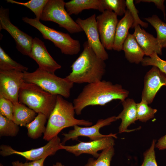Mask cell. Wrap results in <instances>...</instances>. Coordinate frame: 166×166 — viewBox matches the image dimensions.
Wrapping results in <instances>:
<instances>
[{
  "mask_svg": "<svg viewBox=\"0 0 166 166\" xmlns=\"http://www.w3.org/2000/svg\"><path fill=\"white\" fill-rule=\"evenodd\" d=\"M129 92L120 84L101 80L87 84L73 100L75 113L79 115L83 110L89 106H104L111 101L121 102L128 97Z\"/></svg>",
  "mask_w": 166,
  "mask_h": 166,
  "instance_id": "6da1fadb",
  "label": "cell"
},
{
  "mask_svg": "<svg viewBox=\"0 0 166 166\" xmlns=\"http://www.w3.org/2000/svg\"><path fill=\"white\" fill-rule=\"evenodd\" d=\"M106 67L105 61L97 56L86 41L83 51L71 66V72L65 77L74 84L95 82L102 80Z\"/></svg>",
  "mask_w": 166,
  "mask_h": 166,
  "instance_id": "7a4b0ae2",
  "label": "cell"
},
{
  "mask_svg": "<svg viewBox=\"0 0 166 166\" xmlns=\"http://www.w3.org/2000/svg\"><path fill=\"white\" fill-rule=\"evenodd\" d=\"M73 103L57 95L55 107L48 118L43 139L49 141L65 128L76 125L85 127L92 125L93 123L89 121L76 118Z\"/></svg>",
  "mask_w": 166,
  "mask_h": 166,
  "instance_id": "3957f363",
  "label": "cell"
},
{
  "mask_svg": "<svg viewBox=\"0 0 166 166\" xmlns=\"http://www.w3.org/2000/svg\"><path fill=\"white\" fill-rule=\"evenodd\" d=\"M57 95L35 84L24 81L19 92V102L26 105L37 113L44 114L48 119L55 107Z\"/></svg>",
  "mask_w": 166,
  "mask_h": 166,
  "instance_id": "277c9868",
  "label": "cell"
},
{
  "mask_svg": "<svg viewBox=\"0 0 166 166\" xmlns=\"http://www.w3.org/2000/svg\"><path fill=\"white\" fill-rule=\"evenodd\" d=\"M23 80L26 82L35 84L45 91L52 94L60 95L68 98L74 83L65 77L62 78L54 73H49L39 68L30 73L23 72Z\"/></svg>",
  "mask_w": 166,
  "mask_h": 166,
  "instance_id": "5b68a950",
  "label": "cell"
},
{
  "mask_svg": "<svg viewBox=\"0 0 166 166\" xmlns=\"http://www.w3.org/2000/svg\"><path fill=\"white\" fill-rule=\"evenodd\" d=\"M25 23L35 27L42 34L43 37L53 42L55 46L59 48L62 53L73 55L77 54L81 49L79 41L72 38L68 34L57 31L49 27L42 24L36 18H22Z\"/></svg>",
  "mask_w": 166,
  "mask_h": 166,
  "instance_id": "8992f818",
  "label": "cell"
},
{
  "mask_svg": "<svg viewBox=\"0 0 166 166\" xmlns=\"http://www.w3.org/2000/svg\"><path fill=\"white\" fill-rule=\"evenodd\" d=\"M65 3L63 0H48L44 8L40 20L54 22L71 34L83 31L65 10Z\"/></svg>",
  "mask_w": 166,
  "mask_h": 166,
  "instance_id": "52a82bcc",
  "label": "cell"
},
{
  "mask_svg": "<svg viewBox=\"0 0 166 166\" xmlns=\"http://www.w3.org/2000/svg\"><path fill=\"white\" fill-rule=\"evenodd\" d=\"M62 145L61 140L57 136L43 146L23 152L17 151L10 146L2 144L0 147V154L3 156L17 154L24 157L27 160H37L55 155L58 150L62 149Z\"/></svg>",
  "mask_w": 166,
  "mask_h": 166,
  "instance_id": "ba28073f",
  "label": "cell"
},
{
  "mask_svg": "<svg viewBox=\"0 0 166 166\" xmlns=\"http://www.w3.org/2000/svg\"><path fill=\"white\" fill-rule=\"evenodd\" d=\"M9 9L0 8V29L7 31L14 40L16 48L23 55L29 57L33 38L31 36L20 30L10 22Z\"/></svg>",
  "mask_w": 166,
  "mask_h": 166,
  "instance_id": "9c48e42d",
  "label": "cell"
},
{
  "mask_svg": "<svg viewBox=\"0 0 166 166\" xmlns=\"http://www.w3.org/2000/svg\"><path fill=\"white\" fill-rule=\"evenodd\" d=\"M23 72L17 70H0V97L11 101L13 104L19 102L20 89L24 82Z\"/></svg>",
  "mask_w": 166,
  "mask_h": 166,
  "instance_id": "30bf717a",
  "label": "cell"
},
{
  "mask_svg": "<svg viewBox=\"0 0 166 166\" xmlns=\"http://www.w3.org/2000/svg\"><path fill=\"white\" fill-rule=\"evenodd\" d=\"M117 16L112 11L105 10L96 17L101 42L105 49H113L117 26Z\"/></svg>",
  "mask_w": 166,
  "mask_h": 166,
  "instance_id": "8fae6325",
  "label": "cell"
},
{
  "mask_svg": "<svg viewBox=\"0 0 166 166\" xmlns=\"http://www.w3.org/2000/svg\"><path fill=\"white\" fill-rule=\"evenodd\" d=\"M96 17L94 14L85 19L78 18L75 21L85 32L87 42L95 53L105 61L108 59L109 55L101 42Z\"/></svg>",
  "mask_w": 166,
  "mask_h": 166,
  "instance_id": "7c38bea8",
  "label": "cell"
},
{
  "mask_svg": "<svg viewBox=\"0 0 166 166\" xmlns=\"http://www.w3.org/2000/svg\"><path fill=\"white\" fill-rule=\"evenodd\" d=\"M113 138H117L116 134L111 133L109 136L96 140L87 142L81 141L77 144L70 146L62 145V149H64L76 156L85 153L91 155L97 158L100 154L98 153V151L113 146L115 144Z\"/></svg>",
  "mask_w": 166,
  "mask_h": 166,
  "instance_id": "4fadbf2b",
  "label": "cell"
},
{
  "mask_svg": "<svg viewBox=\"0 0 166 166\" xmlns=\"http://www.w3.org/2000/svg\"><path fill=\"white\" fill-rule=\"evenodd\" d=\"M117 120L116 116H114L105 119H99L95 124L89 127H81L79 125H75L73 129L70 130L68 133L62 134L64 138L61 144L64 145L66 142L70 139L77 140L80 136L87 137L89 138L90 141L96 140L109 136L111 133L107 135L102 134L99 132L100 129L110 124Z\"/></svg>",
  "mask_w": 166,
  "mask_h": 166,
  "instance_id": "5bb4252c",
  "label": "cell"
},
{
  "mask_svg": "<svg viewBox=\"0 0 166 166\" xmlns=\"http://www.w3.org/2000/svg\"><path fill=\"white\" fill-rule=\"evenodd\" d=\"M163 86H166V74L153 66L144 76L141 99L148 104L151 103L158 91Z\"/></svg>",
  "mask_w": 166,
  "mask_h": 166,
  "instance_id": "9a60e30c",
  "label": "cell"
},
{
  "mask_svg": "<svg viewBox=\"0 0 166 166\" xmlns=\"http://www.w3.org/2000/svg\"><path fill=\"white\" fill-rule=\"evenodd\" d=\"M29 57L35 61L39 69L49 73H54L61 68L49 53L44 42L37 37L33 38Z\"/></svg>",
  "mask_w": 166,
  "mask_h": 166,
  "instance_id": "2e32d148",
  "label": "cell"
},
{
  "mask_svg": "<svg viewBox=\"0 0 166 166\" xmlns=\"http://www.w3.org/2000/svg\"><path fill=\"white\" fill-rule=\"evenodd\" d=\"M133 34L145 55L149 56L154 53L160 55L162 54L163 48L156 38L141 29L139 25L135 27Z\"/></svg>",
  "mask_w": 166,
  "mask_h": 166,
  "instance_id": "e0dca14e",
  "label": "cell"
},
{
  "mask_svg": "<svg viewBox=\"0 0 166 166\" xmlns=\"http://www.w3.org/2000/svg\"><path fill=\"white\" fill-rule=\"evenodd\" d=\"M123 106L122 112L116 116L117 119H121V122L119 127V132H129L134 130L128 129V127L131 124L134 123L137 120L136 105L132 99L127 98L121 102Z\"/></svg>",
  "mask_w": 166,
  "mask_h": 166,
  "instance_id": "ac0fdd59",
  "label": "cell"
},
{
  "mask_svg": "<svg viewBox=\"0 0 166 166\" xmlns=\"http://www.w3.org/2000/svg\"><path fill=\"white\" fill-rule=\"evenodd\" d=\"M134 20L132 15L127 9L124 16L119 21L116 28L113 49L117 51L122 50L123 45L132 28Z\"/></svg>",
  "mask_w": 166,
  "mask_h": 166,
  "instance_id": "d6986e66",
  "label": "cell"
},
{
  "mask_svg": "<svg viewBox=\"0 0 166 166\" xmlns=\"http://www.w3.org/2000/svg\"><path fill=\"white\" fill-rule=\"evenodd\" d=\"M122 50L125 58L131 63H141L145 55L133 34L129 33L123 44Z\"/></svg>",
  "mask_w": 166,
  "mask_h": 166,
  "instance_id": "ffe728a7",
  "label": "cell"
},
{
  "mask_svg": "<svg viewBox=\"0 0 166 166\" xmlns=\"http://www.w3.org/2000/svg\"><path fill=\"white\" fill-rule=\"evenodd\" d=\"M65 7L70 15H77L85 10L93 9L101 13L105 11L102 0H72L65 2Z\"/></svg>",
  "mask_w": 166,
  "mask_h": 166,
  "instance_id": "44dd1931",
  "label": "cell"
},
{
  "mask_svg": "<svg viewBox=\"0 0 166 166\" xmlns=\"http://www.w3.org/2000/svg\"><path fill=\"white\" fill-rule=\"evenodd\" d=\"M13 121L18 125L25 126L36 116L34 111L19 102L13 104Z\"/></svg>",
  "mask_w": 166,
  "mask_h": 166,
  "instance_id": "7402d4cb",
  "label": "cell"
},
{
  "mask_svg": "<svg viewBox=\"0 0 166 166\" xmlns=\"http://www.w3.org/2000/svg\"><path fill=\"white\" fill-rule=\"evenodd\" d=\"M47 119L44 114L38 113L34 119L26 126L27 129L28 136L33 139H37L41 136L45 131V124Z\"/></svg>",
  "mask_w": 166,
  "mask_h": 166,
  "instance_id": "603a6c76",
  "label": "cell"
},
{
  "mask_svg": "<svg viewBox=\"0 0 166 166\" xmlns=\"http://www.w3.org/2000/svg\"><path fill=\"white\" fill-rule=\"evenodd\" d=\"M144 19L154 28L156 32V38L163 48H166V23L156 15Z\"/></svg>",
  "mask_w": 166,
  "mask_h": 166,
  "instance_id": "cb8c5ba5",
  "label": "cell"
},
{
  "mask_svg": "<svg viewBox=\"0 0 166 166\" xmlns=\"http://www.w3.org/2000/svg\"><path fill=\"white\" fill-rule=\"evenodd\" d=\"M114 154L113 146L102 150L96 159L89 158L84 166H110L112 158Z\"/></svg>",
  "mask_w": 166,
  "mask_h": 166,
  "instance_id": "d4e9b609",
  "label": "cell"
},
{
  "mask_svg": "<svg viewBox=\"0 0 166 166\" xmlns=\"http://www.w3.org/2000/svg\"><path fill=\"white\" fill-rule=\"evenodd\" d=\"M28 69L27 67L13 60L0 46V70H17L24 72Z\"/></svg>",
  "mask_w": 166,
  "mask_h": 166,
  "instance_id": "484cf974",
  "label": "cell"
},
{
  "mask_svg": "<svg viewBox=\"0 0 166 166\" xmlns=\"http://www.w3.org/2000/svg\"><path fill=\"white\" fill-rule=\"evenodd\" d=\"M148 104L146 101L143 99L140 103H136L137 120L145 122L154 117L157 110L148 106Z\"/></svg>",
  "mask_w": 166,
  "mask_h": 166,
  "instance_id": "4316f807",
  "label": "cell"
},
{
  "mask_svg": "<svg viewBox=\"0 0 166 166\" xmlns=\"http://www.w3.org/2000/svg\"><path fill=\"white\" fill-rule=\"evenodd\" d=\"M19 130L18 125L12 120L0 114V136H16Z\"/></svg>",
  "mask_w": 166,
  "mask_h": 166,
  "instance_id": "83f0119b",
  "label": "cell"
},
{
  "mask_svg": "<svg viewBox=\"0 0 166 166\" xmlns=\"http://www.w3.org/2000/svg\"><path fill=\"white\" fill-rule=\"evenodd\" d=\"M7 2L23 5L30 10L35 14L36 18L40 20L44 8L48 0H30L25 2L13 0H6Z\"/></svg>",
  "mask_w": 166,
  "mask_h": 166,
  "instance_id": "f1b7e54d",
  "label": "cell"
},
{
  "mask_svg": "<svg viewBox=\"0 0 166 166\" xmlns=\"http://www.w3.org/2000/svg\"><path fill=\"white\" fill-rule=\"evenodd\" d=\"M102 4L104 10L112 11L117 16L124 15L126 10L124 0H102Z\"/></svg>",
  "mask_w": 166,
  "mask_h": 166,
  "instance_id": "f546056e",
  "label": "cell"
},
{
  "mask_svg": "<svg viewBox=\"0 0 166 166\" xmlns=\"http://www.w3.org/2000/svg\"><path fill=\"white\" fill-rule=\"evenodd\" d=\"M141 63L142 65L144 66L149 65L156 66L166 74V61L161 59L156 53L144 57Z\"/></svg>",
  "mask_w": 166,
  "mask_h": 166,
  "instance_id": "4dcf8cb0",
  "label": "cell"
},
{
  "mask_svg": "<svg viewBox=\"0 0 166 166\" xmlns=\"http://www.w3.org/2000/svg\"><path fill=\"white\" fill-rule=\"evenodd\" d=\"M125 3L127 9L130 12L133 18L134 23L132 28H134L137 25H140L142 27L147 28L148 26V23L143 22L139 17L138 11L136 8L133 0H126Z\"/></svg>",
  "mask_w": 166,
  "mask_h": 166,
  "instance_id": "1f68e13d",
  "label": "cell"
},
{
  "mask_svg": "<svg viewBox=\"0 0 166 166\" xmlns=\"http://www.w3.org/2000/svg\"><path fill=\"white\" fill-rule=\"evenodd\" d=\"M156 141L153 140L150 148L144 153L143 161L140 166H158L155 151Z\"/></svg>",
  "mask_w": 166,
  "mask_h": 166,
  "instance_id": "d6a6232c",
  "label": "cell"
},
{
  "mask_svg": "<svg viewBox=\"0 0 166 166\" xmlns=\"http://www.w3.org/2000/svg\"><path fill=\"white\" fill-rule=\"evenodd\" d=\"M14 104L10 100L0 97V114L13 121Z\"/></svg>",
  "mask_w": 166,
  "mask_h": 166,
  "instance_id": "836d02e7",
  "label": "cell"
},
{
  "mask_svg": "<svg viewBox=\"0 0 166 166\" xmlns=\"http://www.w3.org/2000/svg\"><path fill=\"white\" fill-rule=\"evenodd\" d=\"M46 158H44L38 160L24 163L17 160L12 162L11 164L12 166H44V162Z\"/></svg>",
  "mask_w": 166,
  "mask_h": 166,
  "instance_id": "e575fe53",
  "label": "cell"
},
{
  "mask_svg": "<svg viewBox=\"0 0 166 166\" xmlns=\"http://www.w3.org/2000/svg\"><path fill=\"white\" fill-rule=\"evenodd\" d=\"M164 0H137L135 1L136 3L140 2H152L154 3L157 8L163 12L164 19H165L166 13L165 6L164 5Z\"/></svg>",
  "mask_w": 166,
  "mask_h": 166,
  "instance_id": "d590c367",
  "label": "cell"
},
{
  "mask_svg": "<svg viewBox=\"0 0 166 166\" xmlns=\"http://www.w3.org/2000/svg\"><path fill=\"white\" fill-rule=\"evenodd\" d=\"M155 147L160 150L166 149V134L158 140Z\"/></svg>",
  "mask_w": 166,
  "mask_h": 166,
  "instance_id": "8d00e7d4",
  "label": "cell"
},
{
  "mask_svg": "<svg viewBox=\"0 0 166 166\" xmlns=\"http://www.w3.org/2000/svg\"><path fill=\"white\" fill-rule=\"evenodd\" d=\"M52 166H65L60 162H57L55 164H53Z\"/></svg>",
  "mask_w": 166,
  "mask_h": 166,
  "instance_id": "74e56055",
  "label": "cell"
},
{
  "mask_svg": "<svg viewBox=\"0 0 166 166\" xmlns=\"http://www.w3.org/2000/svg\"><path fill=\"white\" fill-rule=\"evenodd\" d=\"M0 166H3V165L2 164L0 163Z\"/></svg>",
  "mask_w": 166,
  "mask_h": 166,
  "instance_id": "f35d334b",
  "label": "cell"
}]
</instances>
